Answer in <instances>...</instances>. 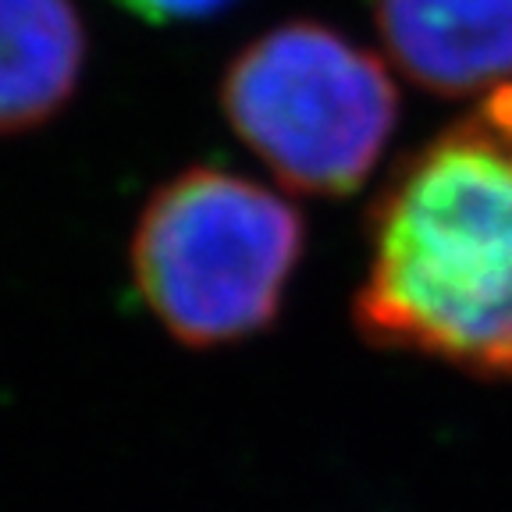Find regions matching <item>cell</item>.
I'll list each match as a JSON object with an SVG mask.
<instances>
[{
	"mask_svg": "<svg viewBox=\"0 0 512 512\" xmlns=\"http://www.w3.org/2000/svg\"><path fill=\"white\" fill-rule=\"evenodd\" d=\"M86 64V25L72 0H0V136L54 118Z\"/></svg>",
	"mask_w": 512,
	"mask_h": 512,
	"instance_id": "5",
	"label": "cell"
},
{
	"mask_svg": "<svg viewBox=\"0 0 512 512\" xmlns=\"http://www.w3.org/2000/svg\"><path fill=\"white\" fill-rule=\"evenodd\" d=\"M356 324L370 345L512 381V153L473 118L381 192Z\"/></svg>",
	"mask_w": 512,
	"mask_h": 512,
	"instance_id": "1",
	"label": "cell"
},
{
	"mask_svg": "<svg viewBox=\"0 0 512 512\" xmlns=\"http://www.w3.org/2000/svg\"><path fill=\"white\" fill-rule=\"evenodd\" d=\"M121 8L132 11L136 18L153 25H171V22H200L217 11L232 8L235 0H118Z\"/></svg>",
	"mask_w": 512,
	"mask_h": 512,
	"instance_id": "6",
	"label": "cell"
},
{
	"mask_svg": "<svg viewBox=\"0 0 512 512\" xmlns=\"http://www.w3.org/2000/svg\"><path fill=\"white\" fill-rule=\"evenodd\" d=\"M221 104L249 150L310 196L360 189L399 118L384 64L320 22H285L239 50Z\"/></svg>",
	"mask_w": 512,
	"mask_h": 512,
	"instance_id": "3",
	"label": "cell"
},
{
	"mask_svg": "<svg viewBox=\"0 0 512 512\" xmlns=\"http://www.w3.org/2000/svg\"><path fill=\"white\" fill-rule=\"evenodd\" d=\"M299 210L221 168H189L146 203L132 278L153 317L192 349L253 338L278 317L303 256Z\"/></svg>",
	"mask_w": 512,
	"mask_h": 512,
	"instance_id": "2",
	"label": "cell"
},
{
	"mask_svg": "<svg viewBox=\"0 0 512 512\" xmlns=\"http://www.w3.org/2000/svg\"><path fill=\"white\" fill-rule=\"evenodd\" d=\"M473 121H477L495 143H502L505 150L512 153V86L509 82H498V86L491 89L484 107L473 114Z\"/></svg>",
	"mask_w": 512,
	"mask_h": 512,
	"instance_id": "7",
	"label": "cell"
},
{
	"mask_svg": "<svg viewBox=\"0 0 512 512\" xmlns=\"http://www.w3.org/2000/svg\"><path fill=\"white\" fill-rule=\"evenodd\" d=\"M384 47L406 79L441 96L512 75V0H374Z\"/></svg>",
	"mask_w": 512,
	"mask_h": 512,
	"instance_id": "4",
	"label": "cell"
}]
</instances>
